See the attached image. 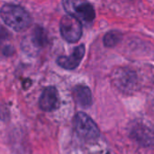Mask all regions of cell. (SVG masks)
<instances>
[{"mask_svg":"<svg viewBox=\"0 0 154 154\" xmlns=\"http://www.w3.org/2000/svg\"><path fill=\"white\" fill-rule=\"evenodd\" d=\"M48 43V37L43 28L36 26L31 35L25 37L22 42L23 50L30 55H35L36 52Z\"/></svg>","mask_w":154,"mask_h":154,"instance_id":"6","label":"cell"},{"mask_svg":"<svg viewBox=\"0 0 154 154\" xmlns=\"http://www.w3.org/2000/svg\"><path fill=\"white\" fill-rule=\"evenodd\" d=\"M1 18L5 23L16 32L26 30L32 23L29 13L17 5L6 4L1 9Z\"/></svg>","mask_w":154,"mask_h":154,"instance_id":"1","label":"cell"},{"mask_svg":"<svg viewBox=\"0 0 154 154\" xmlns=\"http://www.w3.org/2000/svg\"><path fill=\"white\" fill-rule=\"evenodd\" d=\"M73 97L76 103L83 108H88L92 105V93L86 86L75 87L73 89Z\"/></svg>","mask_w":154,"mask_h":154,"instance_id":"10","label":"cell"},{"mask_svg":"<svg viewBox=\"0 0 154 154\" xmlns=\"http://www.w3.org/2000/svg\"><path fill=\"white\" fill-rule=\"evenodd\" d=\"M82 23L76 17L66 14L60 22V31L64 40L69 42H77L82 35Z\"/></svg>","mask_w":154,"mask_h":154,"instance_id":"5","label":"cell"},{"mask_svg":"<svg viewBox=\"0 0 154 154\" xmlns=\"http://www.w3.org/2000/svg\"><path fill=\"white\" fill-rule=\"evenodd\" d=\"M90 154H104L102 152H93L92 153Z\"/></svg>","mask_w":154,"mask_h":154,"instance_id":"12","label":"cell"},{"mask_svg":"<svg viewBox=\"0 0 154 154\" xmlns=\"http://www.w3.org/2000/svg\"><path fill=\"white\" fill-rule=\"evenodd\" d=\"M112 80L115 86L124 93H133L137 89V74L128 68H118L112 75Z\"/></svg>","mask_w":154,"mask_h":154,"instance_id":"4","label":"cell"},{"mask_svg":"<svg viewBox=\"0 0 154 154\" xmlns=\"http://www.w3.org/2000/svg\"><path fill=\"white\" fill-rule=\"evenodd\" d=\"M39 106L45 112H51L59 106V93L54 87H47L39 99Z\"/></svg>","mask_w":154,"mask_h":154,"instance_id":"8","label":"cell"},{"mask_svg":"<svg viewBox=\"0 0 154 154\" xmlns=\"http://www.w3.org/2000/svg\"><path fill=\"white\" fill-rule=\"evenodd\" d=\"M85 45L81 44L75 48L73 53L69 56H60L58 58L57 63L60 67L65 69H74L80 64L85 55Z\"/></svg>","mask_w":154,"mask_h":154,"instance_id":"9","label":"cell"},{"mask_svg":"<svg viewBox=\"0 0 154 154\" xmlns=\"http://www.w3.org/2000/svg\"><path fill=\"white\" fill-rule=\"evenodd\" d=\"M74 127L78 135L88 142H93L99 138L100 131L92 118L83 112H79L74 118Z\"/></svg>","mask_w":154,"mask_h":154,"instance_id":"3","label":"cell"},{"mask_svg":"<svg viewBox=\"0 0 154 154\" xmlns=\"http://www.w3.org/2000/svg\"><path fill=\"white\" fill-rule=\"evenodd\" d=\"M130 134L143 146H154V128L145 123L136 122L131 126Z\"/></svg>","mask_w":154,"mask_h":154,"instance_id":"7","label":"cell"},{"mask_svg":"<svg viewBox=\"0 0 154 154\" xmlns=\"http://www.w3.org/2000/svg\"><path fill=\"white\" fill-rule=\"evenodd\" d=\"M122 33L118 31H110L104 36V44L106 47L112 48L118 44L122 40Z\"/></svg>","mask_w":154,"mask_h":154,"instance_id":"11","label":"cell"},{"mask_svg":"<svg viewBox=\"0 0 154 154\" xmlns=\"http://www.w3.org/2000/svg\"><path fill=\"white\" fill-rule=\"evenodd\" d=\"M62 4L65 11L82 23H91L96 17L93 5L87 0H63Z\"/></svg>","mask_w":154,"mask_h":154,"instance_id":"2","label":"cell"}]
</instances>
